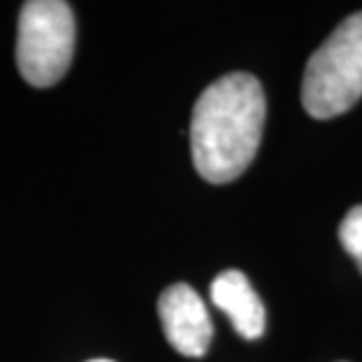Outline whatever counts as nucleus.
I'll list each match as a JSON object with an SVG mask.
<instances>
[{
    "label": "nucleus",
    "mask_w": 362,
    "mask_h": 362,
    "mask_svg": "<svg viewBox=\"0 0 362 362\" xmlns=\"http://www.w3.org/2000/svg\"><path fill=\"white\" fill-rule=\"evenodd\" d=\"M266 122L262 83L250 74H228L207 85L193 106L191 153L209 184H228L255 160Z\"/></svg>",
    "instance_id": "f257e3e1"
},
{
    "label": "nucleus",
    "mask_w": 362,
    "mask_h": 362,
    "mask_svg": "<svg viewBox=\"0 0 362 362\" xmlns=\"http://www.w3.org/2000/svg\"><path fill=\"white\" fill-rule=\"evenodd\" d=\"M362 97V12L351 14L310 54L301 81V104L308 115L329 120Z\"/></svg>",
    "instance_id": "f03ea898"
},
{
    "label": "nucleus",
    "mask_w": 362,
    "mask_h": 362,
    "mask_svg": "<svg viewBox=\"0 0 362 362\" xmlns=\"http://www.w3.org/2000/svg\"><path fill=\"white\" fill-rule=\"evenodd\" d=\"M76 49L74 10L64 0H28L19 14L17 66L33 88H49L66 76Z\"/></svg>",
    "instance_id": "7ed1b4c3"
},
{
    "label": "nucleus",
    "mask_w": 362,
    "mask_h": 362,
    "mask_svg": "<svg viewBox=\"0 0 362 362\" xmlns=\"http://www.w3.org/2000/svg\"><path fill=\"white\" fill-rule=\"evenodd\" d=\"M158 315L172 349L188 358L205 356L214 329L205 301L193 287L179 282L165 289L158 299Z\"/></svg>",
    "instance_id": "20e7f679"
},
{
    "label": "nucleus",
    "mask_w": 362,
    "mask_h": 362,
    "mask_svg": "<svg viewBox=\"0 0 362 362\" xmlns=\"http://www.w3.org/2000/svg\"><path fill=\"white\" fill-rule=\"evenodd\" d=\"M209 299L223 310L235 332L247 341H255L266 329V308L255 292L247 275L240 271H221L209 285Z\"/></svg>",
    "instance_id": "39448f33"
},
{
    "label": "nucleus",
    "mask_w": 362,
    "mask_h": 362,
    "mask_svg": "<svg viewBox=\"0 0 362 362\" xmlns=\"http://www.w3.org/2000/svg\"><path fill=\"white\" fill-rule=\"evenodd\" d=\"M339 240H341L344 250L356 259L358 269L362 271V205L353 207L344 216L341 226H339Z\"/></svg>",
    "instance_id": "423d86ee"
},
{
    "label": "nucleus",
    "mask_w": 362,
    "mask_h": 362,
    "mask_svg": "<svg viewBox=\"0 0 362 362\" xmlns=\"http://www.w3.org/2000/svg\"><path fill=\"white\" fill-rule=\"evenodd\" d=\"M90 362H113V360H104V358H99V360H90Z\"/></svg>",
    "instance_id": "0eeeda50"
}]
</instances>
